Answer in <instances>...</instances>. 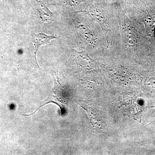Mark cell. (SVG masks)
I'll use <instances>...</instances> for the list:
<instances>
[{
    "label": "cell",
    "instance_id": "1",
    "mask_svg": "<svg viewBox=\"0 0 155 155\" xmlns=\"http://www.w3.org/2000/svg\"><path fill=\"white\" fill-rule=\"evenodd\" d=\"M89 14L101 25L105 31H107L108 20L104 11L101 8L95 6L91 8L88 11Z\"/></svg>",
    "mask_w": 155,
    "mask_h": 155
},
{
    "label": "cell",
    "instance_id": "2",
    "mask_svg": "<svg viewBox=\"0 0 155 155\" xmlns=\"http://www.w3.org/2000/svg\"><path fill=\"white\" fill-rule=\"evenodd\" d=\"M58 38V37L54 35H48L43 33L35 34L34 45L35 56L41 46L48 44L52 40Z\"/></svg>",
    "mask_w": 155,
    "mask_h": 155
},
{
    "label": "cell",
    "instance_id": "3",
    "mask_svg": "<svg viewBox=\"0 0 155 155\" xmlns=\"http://www.w3.org/2000/svg\"><path fill=\"white\" fill-rule=\"evenodd\" d=\"M76 28L81 36L87 42L91 45L95 44L96 38L94 32L89 28L84 25H78Z\"/></svg>",
    "mask_w": 155,
    "mask_h": 155
},
{
    "label": "cell",
    "instance_id": "4",
    "mask_svg": "<svg viewBox=\"0 0 155 155\" xmlns=\"http://www.w3.org/2000/svg\"><path fill=\"white\" fill-rule=\"evenodd\" d=\"M36 2L39 8V12L40 14L42 21L44 22L51 20L52 14L45 5L44 2L42 0H37Z\"/></svg>",
    "mask_w": 155,
    "mask_h": 155
},
{
    "label": "cell",
    "instance_id": "5",
    "mask_svg": "<svg viewBox=\"0 0 155 155\" xmlns=\"http://www.w3.org/2000/svg\"><path fill=\"white\" fill-rule=\"evenodd\" d=\"M145 24L147 29L148 31H151L153 29L155 24V18L152 17H147L144 19Z\"/></svg>",
    "mask_w": 155,
    "mask_h": 155
}]
</instances>
